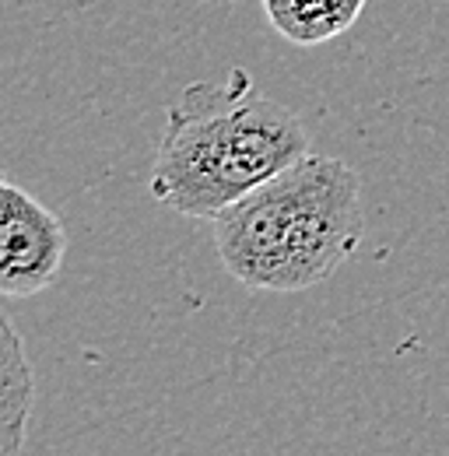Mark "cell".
Wrapping results in <instances>:
<instances>
[{
  "mask_svg": "<svg viewBox=\"0 0 449 456\" xmlns=\"http://www.w3.org/2000/svg\"><path fill=\"white\" fill-rule=\"evenodd\" d=\"M309 155L302 119L257 92L242 67L193 81L168 106L151 166V197L183 218L215 222L224 208Z\"/></svg>",
  "mask_w": 449,
  "mask_h": 456,
  "instance_id": "obj_1",
  "label": "cell"
},
{
  "mask_svg": "<svg viewBox=\"0 0 449 456\" xmlns=\"http://www.w3.org/2000/svg\"><path fill=\"white\" fill-rule=\"evenodd\" d=\"M222 267L249 291H306L334 274L365 235L362 175L306 155L211 222Z\"/></svg>",
  "mask_w": 449,
  "mask_h": 456,
  "instance_id": "obj_2",
  "label": "cell"
},
{
  "mask_svg": "<svg viewBox=\"0 0 449 456\" xmlns=\"http://www.w3.org/2000/svg\"><path fill=\"white\" fill-rule=\"evenodd\" d=\"M67 256V228L7 175L0 183V291L29 298L50 288Z\"/></svg>",
  "mask_w": 449,
  "mask_h": 456,
  "instance_id": "obj_3",
  "label": "cell"
},
{
  "mask_svg": "<svg viewBox=\"0 0 449 456\" xmlns=\"http://www.w3.org/2000/svg\"><path fill=\"white\" fill-rule=\"evenodd\" d=\"M32 365L11 320H0V456H14L21 450L25 425L32 414Z\"/></svg>",
  "mask_w": 449,
  "mask_h": 456,
  "instance_id": "obj_4",
  "label": "cell"
},
{
  "mask_svg": "<svg viewBox=\"0 0 449 456\" xmlns=\"http://www.w3.org/2000/svg\"><path fill=\"white\" fill-rule=\"evenodd\" d=\"M365 0H264V14L295 46H320L347 32Z\"/></svg>",
  "mask_w": 449,
  "mask_h": 456,
  "instance_id": "obj_5",
  "label": "cell"
}]
</instances>
